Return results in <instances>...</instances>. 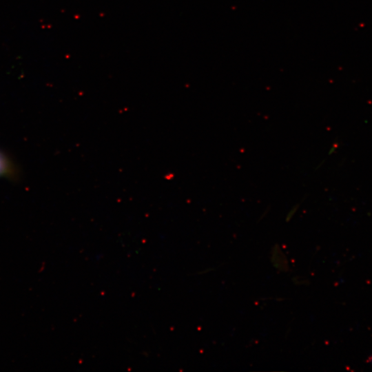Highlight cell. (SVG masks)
I'll return each mask as SVG.
<instances>
[{"instance_id": "obj_3", "label": "cell", "mask_w": 372, "mask_h": 372, "mask_svg": "<svg viewBox=\"0 0 372 372\" xmlns=\"http://www.w3.org/2000/svg\"><path fill=\"white\" fill-rule=\"evenodd\" d=\"M1 161H0V170L2 169V168H1Z\"/></svg>"}, {"instance_id": "obj_1", "label": "cell", "mask_w": 372, "mask_h": 372, "mask_svg": "<svg viewBox=\"0 0 372 372\" xmlns=\"http://www.w3.org/2000/svg\"><path fill=\"white\" fill-rule=\"evenodd\" d=\"M298 206H299L298 205L293 206L292 208L290 209V211L288 212L287 216L286 217V220L287 221L294 216V214H296V211L299 207Z\"/></svg>"}, {"instance_id": "obj_2", "label": "cell", "mask_w": 372, "mask_h": 372, "mask_svg": "<svg viewBox=\"0 0 372 372\" xmlns=\"http://www.w3.org/2000/svg\"><path fill=\"white\" fill-rule=\"evenodd\" d=\"M338 147V145L337 144H335L334 145H333L331 147V148L330 149L329 152V154H332L335 151V149Z\"/></svg>"}]
</instances>
